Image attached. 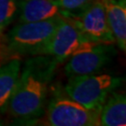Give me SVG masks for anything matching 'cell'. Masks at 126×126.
Wrapping results in <instances>:
<instances>
[{
    "label": "cell",
    "mask_w": 126,
    "mask_h": 126,
    "mask_svg": "<svg viewBox=\"0 0 126 126\" xmlns=\"http://www.w3.org/2000/svg\"><path fill=\"white\" fill-rule=\"evenodd\" d=\"M57 62L50 56H39L28 60L7 109L15 118L29 120L42 114L48 86Z\"/></svg>",
    "instance_id": "obj_1"
},
{
    "label": "cell",
    "mask_w": 126,
    "mask_h": 126,
    "mask_svg": "<svg viewBox=\"0 0 126 126\" xmlns=\"http://www.w3.org/2000/svg\"><path fill=\"white\" fill-rule=\"evenodd\" d=\"M122 79L110 74H90L69 78L64 87L66 94L83 107L98 110L112 92L121 86Z\"/></svg>",
    "instance_id": "obj_2"
},
{
    "label": "cell",
    "mask_w": 126,
    "mask_h": 126,
    "mask_svg": "<svg viewBox=\"0 0 126 126\" xmlns=\"http://www.w3.org/2000/svg\"><path fill=\"white\" fill-rule=\"evenodd\" d=\"M61 19L20 23L7 36L6 44L8 50L11 53L19 55H39L41 50L53 35Z\"/></svg>",
    "instance_id": "obj_3"
},
{
    "label": "cell",
    "mask_w": 126,
    "mask_h": 126,
    "mask_svg": "<svg viewBox=\"0 0 126 126\" xmlns=\"http://www.w3.org/2000/svg\"><path fill=\"white\" fill-rule=\"evenodd\" d=\"M96 43L88 39L75 24L62 18L49 42L39 55L50 56L58 63L64 62L74 54L86 50Z\"/></svg>",
    "instance_id": "obj_4"
},
{
    "label": "cell",
    "mask_w": 126,
    "mask_h": 126,
    "mask_svg": "<svg viewBox=\"0 0 126 126\" xmlns=\"http://www.w3.org/2000/svg\"><path fill=\"white\" fill-rule=\"evenodd\" d=\"M47 121L50 126H96L100 125V111L83 107L68 95H59L50 101Z\"/></svg>",
    "instance_id": "obj_5"
},
{
    "label": "cell",
    "mask_w": 126,
    "mask_h": 126,
    "mask_svg": "<svg viewBox=\"0 0 126 126\" xmlns=\"http://www.w3.org/2000/svg\"><path fill=\"white\" fill-rule=\"evenodd\" d=\"M63 18L67 19L75 24L91 41L102 44H115L102 0H94L79 12L63 13Z\"/></svg>",
    "instance_id": "obj_6"
},
{
    "label": "cell",
    "mask_w": 126,
    "mask_h": 126,
    "mask_svg": "<svg viewBox=\"0 0 126 126\" xmlns=\"http://www.w3.org/2000/svg\"><path fill=\"white\" fill-rule=\"evenodd\" d=\"M115 53L111 44L96 43L69 57L64 72L68 78L95 74L111 61Z\"/></svg>",
    "instance_id": "obj_7"
},
{
    "label": "cell",
    "mask_w": 126,
    "mask_h": 126,
    "mask_svg": "<svg viewBox=\"0 0 126 126\" xmlns=\"http://www.w3.org/2000/svg\"><path fill=\"white\" fill-rule=\"evenodd\" d=\"M19 23L63 18V11L55 0H23L19 4Z\"/></svg>",
    "instance_id": "obj_8"
},
{
    "label": "cell",
    "mask_w": 126,
    "mask_h": 126,
    "mask_svg": "<svg viewBox=\"0 0 126 126\" xmlns=\"http://www.w3.org/2000/svg\"><path fill=\"white\" fill-rule=\"evenodd\" d=\"M115 43L126 50V0H102Z\"/></svg>",
    "instance_id": "obj_9"
},
{
    "label": "cell",
    "mask_w": 126,
    "mask_h": 126,
    "mask_svg": "<svg viewBox=\"0 0 126 126\" xmlns=\"http://www.w3.org/2000/svg\"><path fill=\"white\" fill-rule=\"evenodd\" d=\"M100 125H126V97L124 94L112 92L100 109Z\"/></svg>",
    "instance_id": "obj_10"
},
{
    "label": "cell",
    "mask_w": 126,
    "mask_h": 126,
    "mask_svg": "<svg viewBox=\"0 0 126 126\" xmlns=\"http://www.w3.org/2000/svg\"><path fill=\"white\" fill-rule=\"evenodd\" d=\"M22 70L19 59H12L0 66V112L5 111L18 84Z\"/></svg>",
    "instance_id": "obj_11"
},
{
    "label": "cell",
    "mask_w": 126,
    "mask_h": 126,
    "mask_svg": "<svg viewBox=\"0 0 126 126\" xmlns=\"http://www.w3.org/2000/svg\"><path fill=\"white\" fill-rule=\"evenodd\" d=\"M17 0H0V36L18 13Z\"/></svg>",
    "instance_id": "obj_12"
},
{
    "label": "cell",
    "mask_w": 126,
    "mask_h": 126,
    "mask_svg": "<svg viewBox=\"0 0 126 126\" xmlns=\"http://www.w3.org/2000/svg\"><path fill=\"white\" fill-rule=\"evenodd\" d=\"M63 13H77L94 1V0H55Z\"/></svg>",
    "instance_id": "obj_13"
},
{
    "label": "cell",
    "mask_w": 126,
    "mask_h": 126,
    "mask_svg": "<svg viewBox=\"0 0 126 126\" xmlns=\"http://www.w3.org/2000/svg\"><path fill=\"white\" fill-rule=\"evenodd\" d=\"M2 124H3V123H2V122H1V121H0V125H2Z\"/></svg>",
    "instance_id": "obj_14"
}]
</instances>
